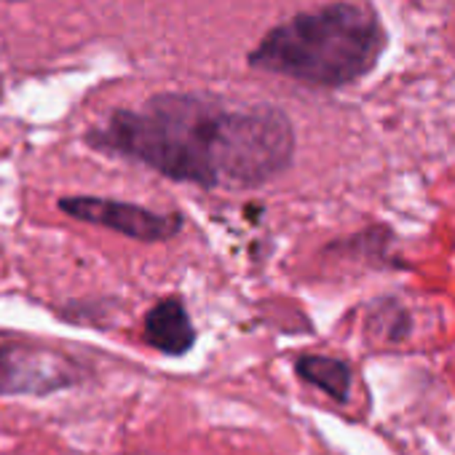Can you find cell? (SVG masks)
<instances>
[{"instance_id":"1","label":"cell","mask_w":455,"mask_h":455,"mask_svg":"<svg viewBox=\"0 0 455 455\" xmlns=\"http://www.w3.org/2000/svg\"><path fill=\"white\" fill-rule=\"evenodd\" d=\"M84 142L204 190L263 188L292 166L298 148L295 126L282 108H231L196 92H161L140 108H116Z\"/></svg>"},{"instance_id":"2","label":"cell","mask_w":455,"mask_h":455,"mask_svg":"<svg viewBox=\"0 0 455 455\" xmlns=\"http://www.w3.org/2000/svg\"><path fill=\"white\" fill-rule=\"evenodd\" d=\"M386 44V30L370 9L330 4L271 28L247 54V65L306 86L340 89L364 78Z\"/></svg>"},{"instance_id":"3","label":"cell","mask_w":455,"mask_h":455,"mask_svg":"<svg viewBox=\"0 0 455 455\" xmlns=\"http://www.w3.org/2000/svg\"><path fill=\"white\" fill-rule=\"evenodd\" d=\"M92 364L44 343H0V396H52L84 386Z\"/></svg>"},{"instance_id":"4","label":"cell","mask_w":455,"mask_h":455,"mask_svg":"<svg viewBox=\"0 0 455 455\" xmlns=\"http://www.w3.org/2000/svg\"><path fill=\"white\" fill-rule=\"evenodd\" d=\"M57 209L78 222L105 228V231L142 244H166L185 228V217L180 212H153L132 201L102 196H62Z\"/></svg>"},{"instance_id":"5","label":"cell","mask_w":455,"mask_h":455,"mask_svg":"<svg viewBox=\"0 0 455 455\" xmlns=\"http://www.w3.org/2000/svg\"><path fill=\"white\" fill-rule=\"evenodd\" d=\"M142 338L164 356H185L196 348L198 330L180 295L156 300L142 316Z\"/></svg>"},{"instance_id":"6","label":"cell","mask_w":455,"mask_h":455,"mask_svg":"<svg viewBox=\"0 0 455 455\" xmlns=\"http://www.w3.org/2000/svg\"><path fill=\"white\" fill-rule=\"evenodd\" d=\"M295 372L303 383L316 386L324 391L330 399L338 404L348 402L351 394V367L335 356H322V354H303L295 362Z\"/></svg>"},{"instance_id":"7","label":"cell","mask_w":455,"mask_h":455,"mask_svg":"<svg viewBox=\"0 0 455 455\" xmlns=\"http://www.w3.org/2000/svg\"><path fill=\"white\" fill-rule=\"evenodd\" d=\"M4 94H6V84H4V76H0V102H4Z\"/></svg>"},{"instance_id":"8","label":"cell","mask_w":455,"mask_h":455,"mask_svg":"<svg viewBox=\"0 0 455 455\" xmlns=\"http://www.w3.org/2000/svg\"><path fill=\"white\" fill-rule=\"evenodd\" d=\"M4 4H25V0H4Z\"/></svg>"}]
</instances>
